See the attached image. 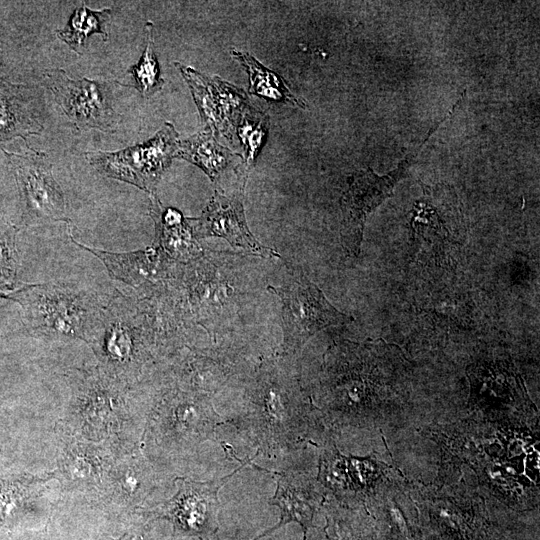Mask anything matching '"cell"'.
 Segmentation results:
<instances>
[{
    "label": "cell",
    "instance_id": "1",
    "mask_svg": "<svg viewBox=\"0 0 540 540\" xmlns=\"http://www.w3.org/2000/svg\"><path fill=\"white\" fill-rule=\"evenodd\" d=\"M2 298L17 302L22 321L35 336L79 339L89 344L103 302L62 282L20 284Z\"/></svg>",
    "mask_w": 540,
    "mask_h": 540
},
{
    "label": "cell",
    "instance_id": "2",
    "mask_svg": "<svg viewBox=\"0 0 540 540\" xmlns=\"http://www.w3.org/2000/svg\"><path fill=\"white\" fill-rule=\"evenodd\" d=\"M153 313L145 299L116 291L103 302L89 345L102 370L124 382L133 374L154 336Z\"/></svg>",
    "mask_w": 540,
    "mask_h": 540
},
{
    "label": "cell",
    "instance_id": "3",
    "mask_svg": "<svg viewBox=\"0 0 540 540\" xmlns=\"http://www.w3.org/2000/svg\"><path fill=\"white\" fill-rule=\"evenodd\" d=\"M174 125L166 122L149 140L118 151L84 153L89 164L102 176L129 183L150 195L171 165L179 144Z\"/></svg>",
    "mask_w": 540,
    "mask_h": 540
},
{
    "label": "cell",
    "instance_id": "4",
    "mask_svg": "<svg viewBox=\"0 0 540 540\" xmlns=\"http://www.w3.org/2000/svg\"><path fill=\"white\" fill-rule=\"evenodd\" d=\"M282 303V327L287 350L300 348L311 336L329 326L353 321L326 299L316 284L303 272L280 286H269Z\"/></svg>",
    "mask_w": 540,
    "mask_h": 540
},
{
    "label": "cell",
    "instance_id": "5",
    "mask_svg": "<svg viewBox=\"0 0 540 540\" xmlns=\"http://www.w3.org/2000/svg\"><path fill=\"white\" fill-rule=\"evenodd\" d=\"M43 77L62 113L77 130H114L118 115L113 109L107 83L73 79L60 68L46 70Z\"/></svg>",
    "mask_w": 540,
    "mask_h": 540
},
{
    "label": "cell",
    "instance_id": "6",
    "mask_svg": "<svg viewBox=\"0 0 540 540\" xmlns=\"http://www.w3.org/2000/svg\"><path fill=\"white\" fill-rule=\"evenodd\" d=\"M6 155L24 202L26 222H64L71 227L65 195L53 175L46 154L33 150L23 155Z\"/></svg>",
    "mask_w": 540,
    "mask_h": 540
},
{
    "label": "cell",
    "instance_id": "7",
    "mask_svg": "<svg viewBox=\"0 0 540 540\" xmlns=\"http://www.w3.org/2000/svg\"><path fill=\"white\" fill-rule=\"evenodd\" d=\"M240 461L241 466L215 480L198 482L177 478L175 483L178 491L172 499L165 502L160 513L183 533L207 540L218 529L219 490L247 465L261 470L252 464L253 459Z\"/></svg>",
    "mask_w": 540,
    "mask_h": 540
},
{
    "label": "cell",
    "instance_id": "8",
    "mask_svg": "<svg viewBox=\"0 0 540 540\" xmlns=\"http://www.w3.org/2000/svg\"><path fill=\"white\" fill-rule=\"evenodd\" d=\"M411 156L386 176H377L370 169L353 176L341 201V240L350 256L356 257L360 252L367 215L392 193L398 180L405 175Z\"/></svg>",
    "mask_w": 540,
    "mask_h": 540
},
{
    "label": "cell",
    "instance_id": "9",
    "mask_svg": "<svg viewBox=\"0 0 540 540\" xmlns=\"http://www.w3.org/2000/svg\"><path fill=\"white\" fill-rule=\"evenodd\" d=\"M175 66L191 91L205 130L231 139V127L249 107L244 91L218 76L211 79L192 67L180 63Z\"/></svg>",
    "mask_w": 540,
    "mask_h": 540
},
{
    "label": "cell",
    "instance_id": "10",
    "mask_svg": "<svg viewBox=\"0 0 540 540\" xmlns=\"http://www.w3.org/2000/svg\"><path fill=\"white\" fill-rule=\"evenodd\" d=\"M69 237L73 244L98 258L110 277L133 289L137 294L153 292L170 275L169 256L159 246L129 252H113L91 247L74 238L69 227Z\"/></svg>",
    "mask_w": 540,
    "mask_h": 540
},
{
    "label": "cell",
    "instance_id": "11",
    "mask_svg": "<svg viewBox=\"0 0 540 540\" xmlns=\"http://www.w3.org/2000/svg\"><path fill=\"white\" fill-rule=\"evenodd\" d=\"M193 228L197 238L221 237L233 247L264 257H280L277 251L261 245L250 232L243 208V190L233 196L215 191Z\"/></svg>",
    "mask_w": 540,
    "mask_h": 540
},
{
    "label": "cell",
    "instance_id": "12",
    "mask_svg": "<svg viewBox=\"0 0 540 540\" xmlns=\"http://www.w3.org/2000/svg\"><path fill=\"white\" fill-rule=\"evenodd\" d=\"M149 215L155 223L158 246L172 258L189 256L193 244V228L180 211L164 207L155 194L150 195Z\"/></svg>",
    "mask_w": 540,
    "mask_h": 540
},
{
    "label": "cell",
    "instance_id": "13",
    "mask_svg": "<svg viewBox=\"0 0 540 540\" xmlns=\"http://www.w3.org/2000/svg\"><path fill=\"white\" fill-rule=\"evenodd\" d=\"M239 155L220 145L212 132L205 130L180 140L176 158L184 159L201 168L214 182L231 167Z\"/></svg>",
    "mask_w": 540,
    "mask_h": 540
},
{
    "label": "cell",
    "instance_id": "14",
    "mask_svg": "<svg viewBox=\"0 0 540 540\" xmlns=\"http://www.w3.org/2000/svg\"><path fill=\"white\" fill-rule=\"evenodd\" d=\"M19 89V86L0 85V141L14 137L26 141L27 136L39 135L44 128L36 111L16 94Z\"/></svg>",
    "mask_w": 540,
    "mask_h": 540
},
{
    "label": "cell",
    "instance_id": "15",
    "mask_svg": "<svg viewBox=\"0 0 540 540\" xmlns=\"http://www.w3.org/2000/svg\"><path fill=\"white\" fill-rule=\"evenodd\" d=\"M276 491L271 499V504L276 505L281 513L279 522L272 528L266 530L253 540H258L270 535L275 530L290 522L298 523L304 533L306 540L307 529L311 525L313 517V506L306 491L297 487L290 478L277 473Z\"/></svg>",
    "mask_w": 540,
    "mask_h": 540
},
{
    "label": "cell",
    "instance_id": "16",
    "mask_svg": "<svg viewBox=\"0 0 540 540\" xmlns=\"http://www.w3.org/2000/svg\"><path fill=\"white\" fill-rule=\"evenodd\" d=\"M111 14V8L91 10L82 4L74 9L64 28L56 30L55 33L73 52L82 56L86 41L91 35H101L104 42L108 40L106 27Z\"/></svg>",
    "mask_w": 540,
    "mask_h": 540
},
{
    "label": "cell",
    "instance_id": "17",
    "mask_svg": "<svg viewBox=\"0 0 540 540\" xmlns=\"http://www.w3.org/2000/svg\"><path fill=\"white\" fill-rule=\"evenodd\" d=\"M232 55L241 63L249 76V94L304 107L303 103L291 93L280 75L269 70L247 53L232 50Z\"/></svg>",
    "mask_w": 540,
    "mask_h": 540
},
{
    "label": "cell",
    "instance_id": "18",
    "mask_svg": "<svg viewBox=\"0 0 540 540\" xmlns=\"http://www.w3.org/2000/svg\"><path fill=\"white\" fill-rule=\"evenodd\" d=\"M153 28L154 25L151 21L145 23V48L138 63L130 66L127 70V73L133 78V84L130 86L134 87L144 98H150L164 85L155 53Z\"/></svg>",
    "mask_w": 540,
    "mask_h": 540
},
{
    "label": "cell",
    "instance_id": "19",
    "mask_svg": "<svg viewBox=\"0 0 540 540\" xmlns=\"http://www.w3.org/2000/svg\"><path fill=\"white\" fill-rule=\"evenodd\" d=\"M33 482L28 476L0 477V522L11 524L24 511Z\"/></svg>",
    "mask_w": 540,
    "mask_h": 540
},
{
    "label": "cell",
    "instance_id": "20",
    "mask_svg": "<svg viewBox=\"0 0 540 540\" xmlns=\"http://www.w3.org/2000/svg\"><path fill=\"white\" fill-rule=\"evenodd\" d=\"M234 127L243 145L244 160L247 168L255 165L268 130V117L263 113L246 109L238 118Z\"/></svg>",
    "mask_w": 540,
    "mask_h": 540
},
{
    "label": "cell",
    "instance_id": "21",
    "mask_svg": "<svg viewBox=\"0 0 540 540\" xmlns=\"http://www.w3.org/2000/svg\"><path fill=\"white\" fill-rule=\"evenodd\" d=\"M18 229L0 219V298L12 291L16 285L19 256L16 248Z\"/></svg>",
    "mask_w": 540,
    "mask_h": 540
},
{
    "label": "cell",
    "instance_id": "22",
    "mask_svg": "<svg viewBox=\"0 0 540 540\" xmlns=\"http://www.w3.org/2000/svg\"><path fill=\"white\" fill-rule=\"evenodd\" d=\"M121 540H143L139 534L131 533L124 536Z\"/></svg>",
    "mask_w": 540,
    "mask_h": 540
},
{
    "label": "cell",
    "instance_id": "23",
    "mask_svg": "<svg viewBox=\"0 0 540 540\" xmlns=\"http://www.w3.org/2000/svg\"><path fill=\"white\" fill-rule=\"evenodd\" d=\"M0 72H1V62H0Z\"/></svg>",
    "mask_w": 540,
    "mask_h": 540
}]
</instances>
